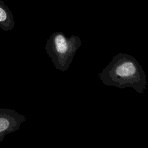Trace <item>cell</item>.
<instances>
[{
  "label": "cell",
  "instance_id": "cell-1",
  "mask_svg": "<svg viewBox=\"0 0 148 148\" xmlns=\"http://www.w3.org/2000/svg\"><path fill=\"white\" fill-rule=\"evenodd\" d=\"M99 77L106 86L119 88L131 87L142 94L147 86L146 75L136 58L128 54L119 53L99 73Z\"/></svg>",
  "mask_w": 148,
  "mask_h": 148
},
{
  "label": "cell",
  "instance_id": "cell-2",
  "mask_svg": "<svg viewBox=\"0 0 148 148\" xmlns=\"http://www.w3.org/2000/svg\"><path fill=\"white\" fill-rule=\"evenodd\" d=\"M81 45L79 36L72 35L68 38L62 32H54L47 39L45 50L56 69L65 72Z\"/></svg>",
  "mask_w": 148,
  "mask_h": 148
},
{
  "label": "cell",
  "instance_id": "cell-3",
  "mask_svg": "<svg viewBox=\"0 0 148 148\" xmlns=\"http://www.w3.org/2000/svg\"><path fill=\"white\" fill-rule=\"evenodd\" d=\"M27 117L13 109L0 108V142L9 134L15 132Z\"/></svg>",
  "mask_w": 148,
  "mask_h": 148
}]
</instances>
